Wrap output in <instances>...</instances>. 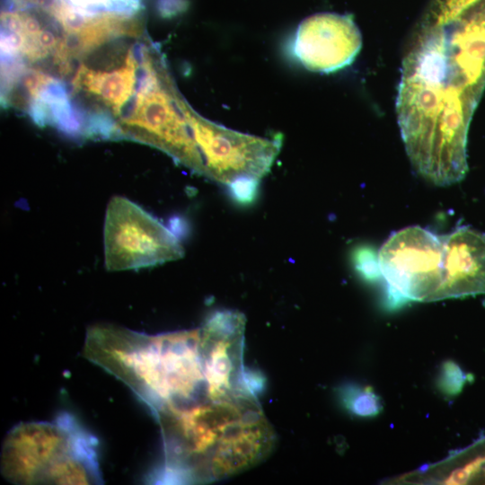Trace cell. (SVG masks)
<instances>
[{"instance_id": "cell-1", "label": "cell", "mask_w": 485, "mask_h": 485, "mask_svg": "<svg viewBox=\"0 0 485 485\" xmlns=\"http://www.w3.org/2000/svg\"><path fill=\"white\" fill-rule=\"evenodd\" d=\"M485 88V0H430L408 40L395 110L414 170L437 186L468 170L470 122Z\"/></svg>"}, {"instance_id": "cell-2", "label": "cell", "mask_w": 485, "mask_h": 485, "mask_svg": "<svg viewBox=\"0 0 485 485\" xmlns=\"http://www.w3.org/2000/svg\"><path fill=\"white\" fill-rule=\"evenodd\" d=\"M164 463L155 481L205 482L262 461L275 435L254 394H242L155 415Z\"/></svg>"}, {"instance_id": "cell-3", "label": "cell", "mask_w": 485, "mask_h": 485, "mask_svg": "<svg viewBox=\"0 0 485 485\" xmlns=\"http://www.w3.org/2000/svg\"><path fill=\"white\" fill-rule=\"evenodd\" d=\"M83 355L124 383L154 415L190 405L208 391L200 327L151 335L96 324L86 332Z\"/></svg>"}, {"instance_id": "cell-4", "label": "cell", "mask_w": 485, "mask_h": 485, "mask_svg": "<svg viewBox=\"0 0 485 485\" xmlns=\"http://www.w3.org/2000/svg\"><path fill=\"white\" fill-rule=\"evenodd\" d=\"M1 472L15 484H102L98 439L66 411L22 422L6 435Z\"/></svg>"}, {"instance_id": "cell-5", "label": "cell", "mask_w": 485, "mask_h": 485, "mask_svg": "<svg viewBox=\"0 0 485 485\" xmlns=\"http://www.w3.org/2000/svg\"><path fill=\"white\" fill-rule=\"evenodd\" d=\"M104 265L109 271L138 269L183 257L177 236L157 218L122 196L107 205L104 226Z\"/></svg>"}, {"instance_id": "cell-6", "label": "cell", "mask_w": 485, "mask_h": 485, "mask_svg": "<svg viewBox=\"0 0 485 485\" xmlns=\"http://www.w3.org/2000/svg\"><path fill=\"white\" fill-rule=\"evenodd\" d=\"M443 260L442 235L419 225L392 234L378 254L380 272L392 294L419 302L438 301Z\"/></svg>"}, {"instance_id": "cell-7", "label": "cell", "mask_w": 485, "mask_h": 485, "mask_svg": "<svg viewBox=\"0 0 485 485\" xmlns=\"http://www.w3.org/2000/svg\"><path fill=\"white\" fill-rule=\"evenodd\" d=\"M362 47V36L349 15L320 13L299 24L293 50L314 72L331 73L350 65Z\"/></svg>"}, {"instance_id": "cell-8", "label": "cell", "mask_w": 485, "mask_h": 485, "mask_svg": "<svg viewBox=\"0 0 485 485\" xmlns=\"http://www.w3.org/2000/svg\"><path fill=\"white\" fill-rule=\"evenodd\" d=\"M443 284L438 300L485 294V233L460 226L442 235Z\"/></svg>"}, {"instance_id": "cell-9", "label": "cell", "mask_w": 485, "mask_h": 485, "mask_svg": "<svg viewBox=\"0 0 485 485\" xmlns=\"http://www.w3.org/2000/svg\"><path fill=\"white\" fill-rule=\"evenodd\" d=\"M136 69L137 61L130 50L124 67L107 73L93 71L82 66L75 75L74 84L77 87L83 86L87 91L100 95L112 106L116 114H119L123 105L135 92Z\"/></svg>"}, {"instance_id": "cell-10", "label": "cell", "mask_w": 485, "mask_h": 485, "mask_svg": "<svg viewBox=\"0 0 485 485\" xmlns=\"http://www.w3.org/2000/svg\"><path fill=\"white\" fill-rule=\"evenodd\" d=\"M51 117V124L67 135H76L81 130V117L71 104L68 97L48 105Z\"/></svg>"}, {"instance_id": "cell-11", "label": "cell", "mask_w": 485, "mask_h": 485, "mask_svg": "<svg viewBox=\"0 0 485 485\" xmlns=\"http://www.w3.org/2000/svg\"><path fill=\"white\" fill-rule=\"evenodd\" d=\"M84 132L87 137L101 138H111L113 136L123 133L111 116L105 111L91 113L87 119Z\"/></svg>"}, {"instance_id": "cell-12", "label": "cell", "mask_w": 485, "mask_h": 485, "mask_svg": "<svg viewBox=\"0 0 485 485\" xmlns=\"http://www.w3.org/2000/svg\"><path fill=\"white\" fill-rule=\"evenodd\" d=\"M231 198L241 205L253 202L259 188V179L251 176H241L234 179L228 185Z\"/></svg>"}, {"instance_id": "cell-13", "label": "cell", "mask_w": 485, "mask_h": 485, "mask_svg": "<svg viewBox=\"0 0 485 485\" xmlns=\"http://www.w3.org/2000/svg\"><path fill=\"white\" fill-rule=\"evenodd\" d=\"M348 401L350 409L362 416L375 415L380 410V400L369 388L354 392Z\"/></svg>"}, {"instance_id": "cell-14", "label": "cell", "mask_w": 485, "mask_h": 485, "mask_svg": "<svg viewBox=\"0 0 485 485\" xmlns=\"http://www.w3.org/2000/svg\"><path fill=\"white\" fill-rule=\"evenodd\" d=\"M485 464V454L479 455L463 466L454 470L445 480V484L460 485L467 483Z\"/></svg>"}, {"instance_id": "cell-15", "label": "cell", "mask_w": 485, "mask_h": 485, "mask_svg": "<svg viewBox=\"0 0 485 485\" xmlns=\"http://www.w3.org/2000/svg\"><path fill=\"white\" fill-rule=\"evenodd\" d=\"M54 78L35 70H29L22 75V84L32 99L37 98L40 92Z\"/></svg>"}, {"instance_id": "cell-16", "label": "cell", "mask_w": 485, "mask_h": 485, "mask_svg": "<svg viewBox=\"0 0 485 485\" xmlns=\"http://www.w3.org/2000/svg\"><path fill=\"white\" fill-rule=\"evenodd\" d=\"M442 383L445 391L450 393L458 392L463 383L460 368L454 363L448 362L444 367Z\"/></svg>"}, {"instance_id": "cell-17", "label": "cell", "mask_w": 485, "mask_h": 485, "mask_svg": "<svg viewBox=\"0 0 485 485\" xmlns=\"http://www.w3.org/2000/svg\"><path fill=\"white\" fill-rule=\"evenodd\" d=\"M23 35L1 29V56H16L22 50Z\"/></svg>"}, {"instance_id": "cell-18", "label": "cell", "mask_w": 485, "mask_h": 485, "mask_svg": "<svg viewBox=\"0 0 485 485\" xmlns=\"http://www.w3.org/2000/svg\"><path fill=\"white\" fill-rule=\"evenodd\" d=\"M29 113L33 122L39 127L51 124L48 106L39 98L32 99L29 107Z\"/></svg>"}, {"instance_id": "cell-19", "label": "cell", "mask_w": 485, "mask_h": 485, "mask_svg": "<svg viewBox=\"0 0 485 485\" xmlns=\"http://www.w3.org/2000/svg\"><path fill=\"white\" fill-rule=\"evenodd\" d=\"M37 39L41 47L46 50L56 48L58 44L54 34L48 30H41Z\"/></svg>"}]
</instances>
